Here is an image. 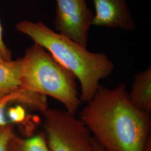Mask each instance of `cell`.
Masks as SVG:
<instances>
[{
  "mask_svg": "<svg viewBox=\"0 0 151 151\" xmlns=\"http://www.w3.org/2000/svg\"><path fill=\"white\" fill-rule=\"evenodd\" d=\"M7 151H50L43 134L22 138L14 134L9 143Z\"/></svg>",
  "mask_w": 151,
  "mask_h": 151,
  "instance_id": "9c48e42d",
  "label": "cell"
},
{
  "mask_svg": "<svg viewBox=\"0 0 151 151\" xmlns=\"http://www.w3.org/2000/svg\"><path fill=\"white\" fill-rule=\"evenodd\" d=\"M8 116L10 119L9 122L15 123H22L26 118V112L24 106L18 105L15 108H11L8 110Z\"/></svg>",
  "mask_w": 151,
  "mask_h": 151,
  "instance_id": "8fae6325",
  "label": "cell"
},
{
  "mask_svg": "<svg viewBox=\"0 0 151 151\" xmlns=\"http://www.w3.org/2000/svg\"><path fill=\"white\" fill-rule=\"evenodd\" d=\"M3 61H4V60H2V59L1 58V57H0V62H3Z\"/></svg>",
  "mask_w": 151,
  "mask_h": 151,
  "instance_id": "5bb4252c",
  "label": "cell"
},
{
  "mask_svg": "<svg viewBox=\"0 0 151 151\" xmlns=\"http://www.w3.org/2000/svg\"><path fill=\"white\" fill-rule=\"evenodd\" d=\"M96 14L92 25L120 28L126 31L135 30V22L132 19L125 0H92Z\"/></svg>",
  "mask_w": 151,
  "mask_h": 151,
  "instance_id": "8992f818",
  "label": "cell"
},
{
  "mask_svg": "<svg viewBox=\"0 0 151 151\" xmlns=\"http://www.w3.org/2000/svg\"><path fill=\"white\" fill-rule=\"evenodd\" d=\"M45 137L50 151H94L93 137L75 114L48 108L42 113Z\"/></svg>",
  "mask_w": 151,
  "mask_h": 151,
  "instance_id": "277c9868",
  "label": "cell"
},
{
  "mask_svg": "<svg viewBox=\"0 0 151 151\" xmlns=\"http://www.w3.org/2000/svg\"><path fill=\"white\" fill-rule=\"evenodd\" d=\"M0 57L6 62L12 60L11 51L6 45L2 38V28L0 22Z\"/></svg>",
  "mask_w": 151,
  "mask_h": 151,
  "instance_id": "7c38bea8",
  "label": "cell"
},
{
  "mask_svg": "<svg viewBox=\"0 0 151 151\" xmlns=\"http://www.w3.org/2000/svg\"><path fill=\"white\" fill-rule=\"evenodd\" d=\"M54 27L60 34L86 48L94 17L86 0H55Z\"/></svg>",
  "mask_w": 151,
  "mask_h": 151,
  "instance_id": "5b68a950",
  "label": "cell"
},
{
  "mask_svg": "<svg viewBox=\"0 0 151 151\" xmlns=\"http://www.w3.org/2000/svg\"><path fill=\"white\" fill-rule=\"evenodd\" d=\"M20 58L0 62V99L20 86Z\"/></svg>",
  "mask_w": 151,
  "mask_h": 151,
  "instance_id": "ba28073f",
  "label": "cell"
},
{
  "mask_svg": "<svg viewBox=\"0 0 151 151\" xmlns=\"http://www.w3.org/2000/svg\"><path fill=\"white\" fill-rule=\"evenodd\" d=\"M128 96L130 101L136 108L151 114V67L135 74Z\"/></svg>",
  "mask_w": 151,
  "mask_h": 151,
  "instance_id": "52a82bcc",
  "label": "cell"
},
{
  "mask_svg": "<svg viewBox=\"0 0 151 151\" xmlns=\"http://www.w3.org/2000/svg\"><path fill=\"white\" fill-rule=\"evenodd\" d=\"M20 86L45 96H51L76 114L81 105L75 75L50 53L32 44L20 58Z\"/></svg>",
  "mask_w": 151,
  "mask_h": 151,
  "instance_id": "3957f363",
  "label": "cell"
},
{
  "mask_svg": "<svg viewBox=\"0 0 151 151\" xmlns=\"http://www.w3.org/2000/svg\"><path fill=\"white\" fill-rule=\"evenodd\" d=\"M16 29L32 38L49 51L54 58L71 71L80 83L82 102L88 103L100 86V81L110 75L115 65L103 53H92L60 33L54 32L42 22L23 20Z\"/></svg>",
  "mask_w": 151,
  "mask_h": 151,
  "instance_id": "7a4b0ae2",
  "label": "cell"
},
{
  "mask_svg": "<svg viewBox=\"0 0 151 151\" xmlns=\"http://www.w3.org/2000/svg\"><path fill=\"white\" fill-rule=\"evenodd\" d=\"M14 134L13 125H0V151H7L9 143Z\"/></svg>",
  "mask_w": 151,
  "mask_h": 151,
  "instance_id": "30bf717a",
  "label": "cell"
},
{
  "mask_svg": "<svg viewBox=\"0 0 151 151\" xmlns=\"http://www.w3.org/2000/svg\"><path fill=\"white\" fill-rule=\"evenodd\" d=\"M93 146H94V151H106L101 145L93 137Z\"/></svg>",
  "mask_w": 151,
  "mask_h": 151,
  "instance_id": "4fadbf2b",
  "label": "cell"
},
{
  "mask_svg": "<svg viewBox=\"0 0 151 151\" xmlns=\"http://www.w3.org/2000/svg\"><path fill=\"white\" fill-rule=\"evenodd\" d=\"M79 118L106 151H143L151 136L150 114L131 103L124 83L100 85Z\"/></svg>",
  "mask_w": 151,
  "mask_h": 151,
  "instance_id": "6da1fadb",
  "label": "cell"
}]
</instances>
